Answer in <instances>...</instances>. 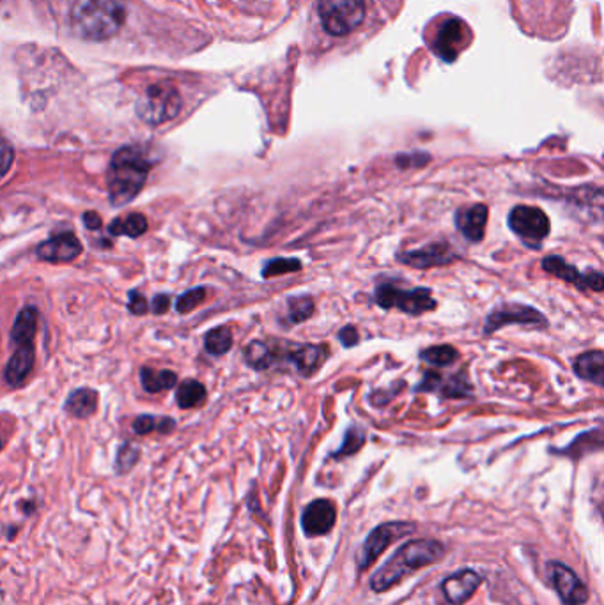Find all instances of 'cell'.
Returning <instances> with one entry per match:
<instances>
[{
  "label": "cell",
  "instance_id": "9a60e30c",
  "mask_svg": "<svg viewBox=\"0 0 604 605\" xmlns=\"http://www.w3.org/2000/svg\"><path fill=\"white\" fill-rule=\"evenodd\" d=\"M490 209L486 203H473L468 207H460L456 211L454 224L464 239L470 243H481L488 225Z\"/></svg>",
  "mask_w": 604,
  "mask_h": 605
},
{
  "label": "cell",
  "instance_id": "7c38bea8",
  "mask_svg": "<svg viewBox=\"0 0 604 605\" xmlns=\"http://www.w3.org/2000/svg\"><path fill=\"white\" fill-rule=\"evenodd\" d=\"M543 269L546 273L555 275L556 278L575 286L579 290L590 288L594 292H601L604 288L603 273L598 269H590V271H578L573 264H569L567 260L558 257V256H549L546 259L543 260Z\"/></svg>",
  "mask_w": 604,
  "mask_h": 605
},
{
  "label": "cell",
  "instance_id": "74e56055",
  "mask_svg": "<svg viewBox=\"0 0 604 605\" xmlns=\"http://www.w3.org/2000/svg\"><path fill=\"white\" fill-rule=\"evenodd\" d=\"M339 340H341V344L344 347L356 346L358 340H360V335H358V331H356L355 326H344L339 331Z\"/></svg>",
  "mask_w": 604,
  "mask_h": 605
},
{
  "label": "cell",
  "instance_id": "d6a6232c",
  "mask_svg": "<svg viewBox=\"0 0 604 605\" xmlns=\"http://www.w3.org/2000/svg\"><path fill=\"white\" fill-rule=\"evenodd\" d=\"M366 443V431L360 429V427H351L347 429L345 433L344 441H343V446L335 452V457H347V455H353L356 454Z\"/></svg>",
  "mask_w": 604,
  "mask_h": 605
},
{
  "label": "cell",
  "instance_id": "60d3db41",
  "mask_svg": "<svg viewBox=\"0 0 604 605\" xmlns=\"http://www.w3.org/2000/svg\"><path fill=\"white\" fill-rule=\"evenodd\" d=\"M84 224H86L87 229L89 231H98L101 227V218L98 213L90 211V213H86L84 214Z\"/></svg>",
  "mask_w": 604,
  "mask_h": 605
},
{
  "label": "cell",
  "instance_id": "7402d4cb",
  "mask_svg": "<svg viewBox=\"0 0 604 605\" xmlns=\"http://www.w3.org/2000/svg\"><path fill=\"white\" fill-rule=\"evenodd\" d=\"M279 356H281L279 349L268 346L262 340H254L245 347V361L249 367H252L258 372L271 369L279 361Z\"/></svg>",
  "mask_w": 604,
  "mask_h": 605
},
{
  "label": "cell",
  "instance_id": "603a6c76",
  "mask_svg": "<svg viewBox=\"0 0 604 605\" xmlns=\"http://www.w3.org/2000/svg\"><path fill=\"white\" fill-rule=\"evenodd\" d=\"M36 329H37V310L27 307L18 314V318L15 320L13 329H11V339H13V342H16V346L30 344L36 335Z\"/></svg>",
  "mask_w": 604,
  "mask_h": 605
},
{
  "label": "cell",
  "instance_id": "8fae6325",
  "mask_svg": "<svg viewBox=\"0 0 604 605\" xmlns=\"http://www.w3.org/2000/svg\"><path fill=\"white\" fill-rule=\"evenodd\" d=\"M547 580L562 599L566 605H585L588 600V589L587 586L579 580V577L575 572L566 567L564 563L553 561L547 563L546 567Z\"/></svg>",
  "mask_w": 604,
  "mask_h": 605
},
{
  "label": "cell",
  "instance_id": "ab89813d",
  "mask_svg": "<svg viewBox=\"0 0 604 605\" xmlns=\"http://www.w3.org/2000/svg\"><path fill=\"white\" fill-rule=\"evenodd\" d=\"M171 308V297L165 294H160L153 299V312L154 314H165Z\"/></svg>",
  "mask_w": 604,
  "mask_h": 605
},
{
  "label": "cell",
  "instance_id": "52a82bcc",
  "mask_svg": "<svg viewBox=\"0 0 604 605\" xmlns=\"http://www.w3.org/2000/svg\"><path fill=\"white\" fill-rule=\"evenodd\" d=\"M472 34L466 24L456 16H441L434 20L428 30V43L434 54L443 60H456L461 52L470 45Z\"/></svg>",
  "mask_w": 604,
  "mask_h": 605
},
{
  "label": "cell",
  "instance_id": "4316f807",
  "mask_svg": "<svg viewBox=\"0 0 604 605\" xmlns=\"http://www.w3.org/2000/svg\"><path fill=\"white\" fill-rule=\"evenodd\" d=\"M436 391H440V395L443 399H466V397H472V384H470L468 377L460 372L449 379L441 377V382Z\"/></svg>",
  "mask_w": 604,
  "mask_h": 605
},
{
  "label": "cell",
  "instance_id": "f1b7e54d",
  "mask_svg": "<svg viewBox=\"0 0 604 605\" xmlns=\"http://www.w3.org/2000/svg\"><path fill=\"white\" fill-rule=\"evenodd\" d=\"M314 299L307 294L303 296H292L288 299V320L289 324H302L307 318H313L314 314Z\"/></svg>",
  "mask_w": 604,
  "mask_h": 605
},
{
  "label": "cell",
  "instance_id": "4dcf8cb0",
  "mask_svg": "<svg viewBox=\"0 0 604 605\" xmlns=\"http://www.w3.org/2000/svg\"><path fill=\"white\" fill-rule=\"evenodd\" d=\"M204 347L213 356H224L226 352H229L232 347V333L229 328L211 329L204 339Z\"/></svg>",
  "mask_w": 604,
  "mask_h": 605
},
{
  "label": "cell",
  "instance_id": "e0dca14e",
  "mask_svg": "<svg viewBox=\"0 0 604 605\" xmlns=\"http://www.w3.org/2000/svg\"><path fill=\"white\" fill-rule=\"evenodd\" d=\"M36 254L39 259L47 262H73L80 257L82 245L73 234L66 232L41 243Z\"/></svg>",
  "mask_w": 604,
  "mask_h": 605
},
{
  "label": "cell",
  "instance_id": "ba28073f",
  "mask_svg": "<svg viewBox=\"0 0 604 605\" xmlns=\"http://www.w3.org/2000/svg\"><path fill=\"white\" fill-rule=\"evenodd\" d=\"M509 229L530 248H541L551 224L546 213L534 205H516L509 214Z\"/></svg>",
  "mask_w": 604,
  "mask_h": 605
},
{
  "label": "cell",
  "instance_id": "d590c367",
  "mask_svg": "<svg viewBox=\"0 0 604 605\" xmlns=\"http://www.w3.org/2000/svg\"><path fill=\"white\" fill-rule=\"evenodd\" d=\"M13 160H15V152H13L11 145L0 142V179L9 172Z\"/></svg>",
  "mask_w": 604,
  "mask_h": 605
},
{
  "label": "cell",
  "instance_id": "6da1fadb",
  "mask_svg": "<svg viewBox=\"0 0 604 605\" xmlns=\"http://www.w3.org/2000/svg\"><path fill=\"white\" fill-rule=\"evenodd\" d=\"M445 556V548L436 540H409L371 579V589L385 593L406 577L434 565Z\"/></svg>",
  "mask_w": 604,
  "mask_h": 605
},
{
  "label": "cell",
  "instance_id": "3957f363",
  "mask_svg": "<svg viewBox=\"0 0 604 605\" xmlns=\"http://www.w3.org/2000/svg\"><path fill=\"white\" fill-rule=\"evenodd\" d=\"M121 0H77L71 15L75 30L90 41L112 37L124 22Z\"/></svg>",
  "mask_w": 604,
  "mask_h": 605
},
{
  "label": "cell",
  "instance_id": "44dd1931",
  "mask_svg": "<svg viewBox=\"0 0 604 605\" xmlns=\"http://www.w3.org/2000/svg\"><path fill=\"white\" fill-rule=\"evenodd\" d=\"M573 369L579 379L594 382L596 386H604L603 350H588V352L579 354L576 358Z\"/></svg>",
  "mask_w": 604,
  "mask_h": 605
},
{
  "label": "cell",
  "instance_id": "d4e9b609",
  "mask_svg": "<svg viewBox=\"0 0 604 605\" xmlns=\"http://www.w3.org/2000/svg\"><path fill=\"white\" fill-rule=\"evenodd\" d=\"M204 401H206V388L199 381L194 379H186L185 382H181L175 391V402L181 409L197 407Z\"/></svg>",
  "mask_w": 604,
  "mask_h": 605
},
{
  "label": "cell",
  "instance_id": "277c9868",
  "mask_svg": "<svg viewBox=\"0 0 604 605\" xmlns=\"http://www.w3.org/2000/svg\"><path fill=\"white\" fill-rule=\"evenodd\" d=\"M366 0H321L317 7V20L321 30L341 39L353 34L364 24Z\"/></svg>",
  "mask_w": 604,
  "mask_h": 605
},
{
  "label": "cell",
  "instance_id": "83f0119b",
  "mask_svg": "<svg viewBox=\"0 0 604 605\" xmlns=\"http://www.w3.org/2000/svg\"><path fill=\"white\" fill-rule=\"evenodd\" d=\"M141 379H143V386L147 393H158L162 390H171L177 382V377L171 370L154 372L151 369H143Z\"/></svg>",
  "mask_w": 604,
  "mask_h": 605
},
{
  "label": "cell",
  "instance_id": "7a4b0ae2",
  "mask_svg": "<svg viewBox=\"0 0 604 605\" xmlns=\"http://www.w3.org/2000/svg\"><path fill=\"white\" fill-rule=\"evenodd\" d=\"M153 162L139 147H122L115 152L109 167V197L112 205L133 201L145 184Z\"/></svg>",
  "mask_w": 604,
  "mask_h": 605
},
{
  "label": "cell",
  "instance_id": "4fadbf2b",
  "mask_svg": "<svg viewBox=\"0 0 604 605\" xmlns=\"http://www.w3.org/2000/svg\"><path fill=\"white\" fill-rule=\"evenodd\" d=\"M460 256L454 252V248L445 241H434L419 250H409L397 254V260L415 269H429L436 266H445L450 262H456Z\"/></svg>",
  "mask_w": 604,
  "mask_h": 605
},
{
  "label": "cell",
  "instance_id": "9c48e42d",
  "mask_svg": "<svg viewBox=\"0 0 604 605\" xmlns=\"http://www.w3.org/2000/svg\"><path fill=\"white\" fill-rule=\"evenodd\" d=\"M413 531L415 526L409 522H387L377 526L371 531L366 544L358 552V568L367 570L390 544H394L396 540L403 538L406 535H411Z\"/></svg>",
  "mask_w": 604,
  "mask_h": 605
},
{
  "label": "cell",
  "instance_id": "30bf717a",
  "mask_svg": "<svg viewBox=\"0 0 604 605\" xmlns=\"http://www.w3.org/2000/svg\"><path fill=\"white\" fill-rule=\"evenodd\" d=\"M519 324V326H534V328H546L547 320L539 310L521 303H505L493 310L484 326V335H493L503 326Z\"/></svg>",
  "mask_w": 604,
  "mask_h": 605
},
{
  "label": "cell",
  "instance_id": "5bb4252c",
  "mask_svg": "<svg viewBox=\"0 0 604 605\" xmlns=\"http://www.w3.org/2000/svg\"><path fill=\"white\" fill-rule=\"evenodd\" d=\"M337 519V510L332 501L316 499L303 510L302 527L309 537H321L332 531Z\"/></svg>",
  "mask_w": 604,
  "mask_h": 605
},
{
  "label": "cell",
  "instance_id": "d6986e66",
  "mask_svg": "<svg viewBox=\"0 0 604 605\" xmlns=\"http://www.w3.org/2000/svg\"><path fill=\"white\" fill-rule=\"evenodd\" d=\"M289 347L286 350V358L296 367V370L305 377H311L317 372V369L324 363L328 356V347L307 344V346Z\"/></svg>",
  "mask_w": 604,
  "mask_h": 605
},
{
  "label": "cell",
  "instance_id": "8d00e7d4",
  "mask_svg": "<svg viewBox=\"0 0 604 605\" xmlns=\"http://www.w3.org/2000/svg\"><path fill=\"white\" fill-rule=\"evenodd\" d=\"M128 307H130V312L133 316H144L145 312H147V301H145L144 296L141 292H137V290H133L130 294V305Z\"/></svg>",
  "mask_w": 604,
  "mask_h": 605
},
{
  "label": "cell",
  "instance_id": "2e32d148",
  "mask_svg": "<svg viewBox=\"0 0 604 605\" xmlns=\"http://www.w3.org/2000/svg\"><path fill=\"white\" fill-rule=\"evenodd\" d=\"M481 582H482V577L479 576L477 572L466 568V570H460V572L447 577L441 584V589H443V595L449 600V604L462 605L473 597V593L479 589Z\"/></svg>",
  "mask_w": 604,
  "mask_h": 605
},
{
  "label": "cell",
  "instance_id": "e575fe53",
  "mask_svg": "<svg viewBox=\"0 0 604 605\" xmlns=\"http://www.w3.org/2000/svg\"><path fill=\"white\" fill-rule=\"evenodd\" d=\"M204 297H206V288H192V290L185 292V294L177 299V303H175V310H177L179 314H188V312H192L194 308H197V307L201 305L202 301H204Z\"/></svg>",
  "mask_w": 604,
  "mask_h": 605
},
{
  "label": "cell",
  "instance_id": "5b68a950",
  "mask_svg": "<svg viewBox=\"0 0 604 605\" xmlns=\"http://www.w3.org/2000/svg\"><path fill=\"white\" fill-rule=\"evenodd\" d=\"M375 303L383 310L396 308L408 316H422L438 307L429 288H401L392 282L376 287Z\"/></svg>",
  "mask_w": 604,
  "mask_h": 605
},
{
  "label": "cell",
  "instance_id": "f546056e",
  "mask_svg": "<svg viewBox=\"0 0 604 605\" xmlns=\"http://www.w3.org/2000/svg\"><path fill=\"white\" fill-rule=\"evenodd\" d=\"M420 360L431 363L434 367H449L460 360V350L452 346L428 347L420 350Z\"/></svg>",
  "mask_w": 604,
  "mask_h": 605
},
{
  "label": "cell",
  "instance_id": "b9f144b4",
  "mask_svg": "<svg viewBox=\"0 0 604 605\" xmlns=\"http://www.w3.org/2000/svg\"><path fill=\"white\" fill-rule=\"evenodd\" d=\"M2 446H4V444H2V439H0V450H2Z\"/></svg>",
  "mask_w": 604,
  "mask_h": 605
},
{
  "label": "cell",
  "instance_id": "ffe728a7",
  "mask_svg": "<svg viewBox=\"0 0 604 605\" xmlns=\"http://www.w3.org/2000/svg\"><path fill=\"white\" fill-rule=\"evenodd\" d=\"M34 367V346L20 344L5 367V381L13 386L22 384Z\"/></svg>",
  "mask_w": 604,
  "mask_h": 605
},
{
  "label": "cell",
  "instance_id": "f35d334b",
  "mask_svg": "<svg viewBox=\"0 0 604 605\" xmlns=\"http://www.w3.org/2000/svg\"><path fill=\"white\" fill-rule=\"evenodd\" d=\"M154 427H156V423H154V420H153L151 416H139V418L135 420V423H133V431L137 433H141V435L153 433Z\"/></svg>",
  "mask_w": 604,
  "mask_h": 605
},
{
  "label": "cell",
  "instance_id": "1f68e13d",
  "mask_svg": "<svg viewBox=\"0 0 604 605\" xmlns=\"http://www.w3.org/2000/svg\"><path fill=\"white\" fill-rule=\"evenodd\" d=\"M302 269V262L298 259H286V257H279V259H270L260 275L262 278H273V276H282V275H288V273H296Z\"/></svg>",
  "mask_w": 604,
  "mask_h": 605
},
{
  "label": "cell",
  "instance_id": "8992f818",
  "mask_svg": "<svg viewBox=\"0 0 604 605\" xmlns=\"http://www.w3.org/2000/svg\"><path fill=\"white\" fill-rule=\"evenodd\" d=\"M181 94L171 82H158L145 89L137 103V114L149 126H160L173 120L181 112Z\"/></svg>",
  "mask_w": 604,
  "mask_h": 605
},
{
  "label": "cell",
  "instance_id": "484cf974",
  "mask_svg": "<svg viewBox=\"0 0 604 605\" xmlns=\"http://www.w3.org/2000/svg\"><path fill=\"white\" fill-rule=\"evenodd\" d=\"M145 231H147V220L141 213H132L124 218H117L109 227V232L112 235H130V237H139Z\"/></svg>",
  "mask_w": 604,
  "mask_h": 605
},
{
  "label": "cell",
  "instance_id": "cb8c5ba5",
  "mask_svg": "<svg viewBox=\"0 0 604 605\" xmlns=\"http://www.w3.org/2000/svg\"><path fill=\"white\" fill-rule=\"evenodd\" d=\"M96 407H98V393L89 388L73 391L66 402V411L77 418L90 416L96 411Z\"/></svg>",
  "mask_w": 604,
  "mask_h": 605
},
{
  "label": "cell",
  "instance_id": "836d02e7",
  "mask_svg": "<svg viewBox=\"0 0 604 605\" xmlns=\"http://www.w3.org/2000/svg\"><path fill=\"white\" fill-rule=\"evenodd\" d=\"M139 448L133 446V444H124L119 448L117 452V461H115V469L119 475H124L128 473L130 469H133V465L139 461Z\"/></svg>",
  "mask_w": 604,
  "mask_h": 605
},
{
  "label": "cell",
  "instance_id": "ac0fdd59",
  "mask_svg": "<svg viewBox=\"0 0 604 605\" xmlns=\"http://www.w3.org/2000/svg\"><path fill=\"white\" fill-rule=\"evenodd\" d=\"M238 7L252 16L262 20H271V24H281L289 11L294 9L298 0H234Z\"/></svg>",
  "mask_w": 604,
  "mask_h": 605
}]
</instances>
